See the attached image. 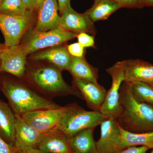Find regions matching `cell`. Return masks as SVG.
<instances>
[{
  "mask_svg": "<svg viewBox=\"0 0 153 153\" xmlns=\"http://www.w3.org/2000/svg\"><path fill=\"white\" fill-rule=\"evenodd\" d=\"M0 88L15 114L20 116L27 112L61 106L15 79L7 78L1 79Z\"/></svg>",
  "mask_w": 153,
  "mask_h": 153,
  "instance_id": "obj_2",
  "label": "cell"
},
{
  "mask_svg": "<svg viewBox=\"0 0 153 153\" xmlns=\"http://www.w3.org/2000/svg\"><path fill=\"white\" fill-rule=\"evenodd\" d=\"M26 8L30 12L36 11V0H22Z\"/></svg>",
  "mask_w": 153,
  "mask_h": 153,
  "instance_id": "obj_30",
  "label": "cell"
},
{
  "mask_svg": "<svg viewBox=\"0 0 153 153\" xmlns=\"http://www.w3.org/2000/svg\"><path fill=\"white\" fill-rule=\"evenodd\" d=\"M16 118L14 144L17 150L25 148H37L44 134L38 131L20 116L16 115Z\"/></svg>",
  "mask_w": 153,
  "mask_h": 153,
  "instance_id": "obj_14",
  "label": "cell"
},
{
  "mask_svg": "<svg viewBox=\"0 0 153 153\" xmlns=\"http://www.w3.org/2000/svg\"><path fill=\"white\" fill-rule=\"evenodd\" d=\"M94 128H87L79 131L70 139L73 153H98L96 142L94 138Z\"/></svg>",
  "mask_w": 153,
  "mask_h": 153,
  "instance_id": "obj_19",
  "label": "cell"
},
{
  "mask_svg": "<svg viewBox=\"0 0 153 153\" xmlns=\"http://www.w3.org/2000/svg\"><path fill=\"white\" fill-rule=\"evenodd\" d=\"M73 86L80 91L88 107L93 111H100L104 102L107 91L98 82L73 78Z\"/></svg>",
  "mask_w": 153,
  "mask_h": 153,
  "instance_id": "obj_11",
  "label": "cell"
},
{
  "mask_svg": "<svg viewBox=\"0 0 153 153\" xmlns=\"http://www.w3.org/2000/svg\"><path fill=\"white\" fill-rule=\"evenodd\" d=\"M33 13L21 17L0 14V30L4 38L6 47L19 45L21 38L30 25Z\"/></svg>",
  "mask_w": 153,
  "mask_h": 153,
  "instance_id": "obj_9",
  "label": "cell"
},
{
  "mask_svg": "<svg viewBox=\"0 0 153 153\" xmlns=\"http://www.w3.org/2000/svg\"><path fill=\"white\" fill-rule=\"evenodd\" d=\"M66 109V106H61L39 110L26 113L21 117L41 133L47 134L57 130Z\"/></svg>",
  "mask_w": 153,
  "mask_h": 153,
  "instance_id": "obj_7",
  "label": "cell"
},
{
  "mask_svg": "<svg viewBox=\"0 0 153 153\" xmlns=\"http://www.w3.org/2000/svg\"><path fill=\"white\" fill-rule=\"evenodd\" d=\"M76 38L78 43L84 48L95 47L94 36L86 33H81L77 35Z\"/></svg>",
  "mask_w": 153,
  "mask_h": 153,
  "instance_id": "obj_25",
  "label": "cell"
},
{
  "mask_svg": "<svg viewBox=\"0 0 153 153\" xmlns=\"http://www.w3.org/2000/svg\"><path fill=\"white\" fill-rule=\"evenodd\" d=\"M61 71L53 65L35 67L27 74L31 86L36 92L46 98L72 95L84 100L80 91L64 81Z\"/></svg>",
  "mask_w": 153,
  "mask_h": 153,
  "instance_id": "obj_3",
  "label": "cell"
},
{
  "mask_svg": "<svg viewBox=\"0 0 153 153\" xmlns=\"http://www.w3.org/2000/svg\"><path fill=\"white\" fill-rule=\"evenodd\" d=\"M16 153H49L46 152L38 148H29L17 150Z\"/></svg>",
  "mask_w": 153,
  "mask_h": 153,
  "instance_id": "obj_32",
  "label": "cell"
},
{
  "mask_svg": "<svg viewBox=\"0 0 153 153\" xmlns=\"http://www.w3.org/2000/svg\"><path fill=\"white\" fill-rule=\"evenodd\" d=\"M78 34L68 31L61 27L47 31L33 30L25 42L20 45L27 56L40 49L60 45L76 38Z\"/></svg>",
  "mask_w": 153,
  "mask_h": 153,
  "instance_id": "obj_5",
  "label": "cell"
},
{
  "mask_svg": "<svg viewBox=\"0 0 153 153\" xmlns=\"http://www.w3.org/2000/svg\"><path fill=\"white\" fill-rule=\"evenodd\" d=\"M71 0H57L58 3L59 12L60 15H62L66 7L70 4Z\"/></svg>",
  "mask_w": 153,
  "mask_h": 153,
  "instance_id": "obj_31",
  "label": "cell"
},
{
  "mask_svg": "<svg viewBox=\"0 0 153 153\" xmlns=\"http://www.w3.org/2000/svg\"><path fill=\"white\" fill-rule=\"evenodd\" d=\"M27 57L19 44L6 47L0 54V72L23 79L26 73Z\"/></svg>",
  "mask_w": 153,
  "mask_h": 153,
  "instance_id": "obj_10",
  "label": "cell"
},
{
  "mask_svg": "<svg viewBox=\"0 0 153 153\" xmlns=\"http://www.w3.org/2000/svg\"><path fill=\"white\" fill-rule=\"evenodd\" d=\"M150 83V84L151 85H152V86H153V82H150V83Z\"/></svg>",
  "mask_w": 153,
  "mask_h": 153,
  "instance_id": "obj_36",
  "label": "cell"
},
{
  "mask_svg": "<svg viewBox=\"0 0 153 153\" xmlns=\"http://www.w3.org/2000/svg\"><path fill=\"white\" fill-rule=\"evenodd\" d=\"M149 149L145 146H132L126 148L120 153H146Z\"/></svg>",
  "mask_w": 153,
  "mask_h": 153,
  "instance_id": "obj_29",
  "label": "cell"
},
{
  "mask_svg": "<svg viewBox=\"0 0 153 153\" xmlns=\"http://www.w3.org/2000/svg\"><path fill=\"white\" fill-rule=\"evenodd\" d=\"M31 59L34 61L45 60L52 63L61 70L68 71L73 57L68 52L67 48L57 47L41 51L32 55Z\"/></svg>",
  "mask_w": 153,
  "mask_h": 153,
  "instance_id": "obj_17",
  "label": "cell"
},
{
  "mask_svg": "<svg viewBox=\"0 0 153 153\" xmlns=\"http://www.w3.org/2000/svg\"><path fill=\"white\" fill-rule=\"evenodd\" d=\"M15 145L9 143L0 136V153H16Z\"/></svg>",
  "mask_w": 153,
  "mask_h": 153,
  "instance_id": "obj_28",
  "label": "cell"
},
{
  "mask_svg": "<svg viewBox=\"0 0 153 153\" xmlns=\"http://www.w3.org/2000/svg\"><path fill=\"white\" fill-rule=\"evenodd\" d=\"M132 94L137 101L153 105V86L146 82L130 83Z\"/></svg>",
  "mask_w": 153,
  "mask_h": 153,
  "instance_id": "obj_24",
  "label": "cell"
},
{
  "mask_svg": "<svg viewBox=\"0 0 153 153\" xmlns=\"http://www.w3.org/2000/svg\"><path fill=\"white\" fill-rule=\"evenodd\" d=\"M2 1H3V0H0V3H1V2Z\"/></svg>",
  "mask_w": 153,
  "mask_h": 153,
  "instance_id": "obj_38",
  "label": "cell"
},
{
  "mask_svg": "<svg viewBox=\"0 0 153 153\" xmlns=\"http://www.w3.org/2000/svg\"><path fill=\"white\" fill-rule=\"evenodd\" d=\"M121 112L116 119L118 125L126 131L143 133L153 131V105L137 101L133 96L130 83L121 86Z\"/></svg>",
  "mask_w": 153,
  "mask_h": 153,
  "instance_id": "obj_1",
  "label": "cell"
},
{
  "mask_svg": "<svg viewBox=\"0 0 153 153\" xmlns=\"http://www.w3.org/2000/svg\"><path fill=\"white\" fill-rule=\"evenodd\" d=\"M67 49L72 57H79L84 56V48L78 42L68 45Z\"/></svg>",
  "mask_w": 153,
  "mask_h": 153,
  "instance_id": "obj_27",
  "label": "cell"
},
{
  "mask_svg": "<svg viewBox=\"0 0 153 153\" xmlns=\"http://www.w3.org/2000/svg\"><path fill=\"white\" fill-rule=\"evenodd\" d=\"M120 4L123 7L141 8L145 7L144 0H112Z\"/></svg>",
  "mask_w": 153,
  "mask_h": 153,
  "instance_id": "obj_26",
  "label": "cell"
},
{
  "mask_svg": "<svg viewBox=\"0 0 153 153\" xmlns=\"http://www.w3.org/2000/svg\"><path fill=\"white\" fill-rule=\"evenodd\" d=\"M34 12L27 10L22 0H3L0 3V14L12 16H24Z\"/></svg>",
  "mask_w": 153,
  "mask_h": 153,
  "instance_id": "obj_23",
  "label": "cell"
},
{
  "mask_svg": "<svg viewBox=\"0 0 153 153\" xmlns=\"http://www.w3.org/2000/svg\"><path fill=\"white\" fill-rule=\"evenodd\" d=\"M145 7H153V0H144Z\"/></svg>",
  "mask_w": 153,
  "mask_h": 153,
  "instance_id": "obj_33",
  "label": "cell"
},
{
  "mask_svg": "<svg viewBox=\"0 0 153 153\" xmlns=\"http://www.w3.org/2000/svg\"><path fill=\"white\" fill-rule=\"evenodd\" d=\"M37 148L49 153H73L70 147V139L58 130L44 134Z\"/></svg>",
  "mask_w": 153,
  "mask_h": 153,
  "instance_id": "obj_16",
  "label": "cell"
},
{
  "mask_svg": "<svg viewBox=\"0 0 153 153\" xmlns=\"http://www.w3.org/2000/svg\"><path fill=\"white\" fill-rule=\"evenodd\" d=\"M0 81H1V79H0Z\"/></svg>",
  "mask_w": 153,
  "mask_h": 153,
  "instance_id": "obj_39",
  "label": "cell"
},
{
  "mask_svg": "<svg viewBox=\"0 0 153 153\" xmlns=\"http://www.w3.org/2000/svg\"><path fill=\"white\" fill-rule=\"evenodd\" d=\"M16 120V115L9 104L0 100V136L12 144H15Z\"/></svg>",
  "mask_w": 153,
  "mask_h": 153,
  "instance_id": "obj_18",
  "label": "cell"
},
{
  "mask_svg": "<svg viewBox=\"0 0 153 153\" xmlns=\"http://www.w3.org/2000/svg\"><path fill=\"white\" fill-rule=\"evenodd\" d=\"M66 109L57 130L69 139L79 131L95 128L108 118L100 111H88L76 102L66 105Z\"/></svg>",
  "mask_w": 153,
  "mask_h": 153,
  "instance_id": "obj_4",
  "label": "cell"
},
{
  "mask_svg": "<svg viewBox=\"0 0 153 153\" xmlns=\"http://www.w3.org/2000/svg\"><path fill=\"white\" fill-rule=\"evenodd\" d=\"M122 143L125 149L132 146H145L153 148V131L143 133H134L120 127Z\"/></svg>",
  "mask_w": 153,
  "mask_h": 153,
  "instance_id": "obj_22",
  "label": "cell"
},
{
  "mask_svg": "<svg viewBox=\"0 0 153 153\" xmlns=\"http://www.w3.org/2000/svg\"><path fill=\"white\" fill-rule=\"evenodd\" d=\"M106 71L111 76L112 83L110 88L107 91L100 112L108 118L116 119L121 112L120 90L124 81L123 70L117 62L107 68Z\"/></svg>",
  "mask_w": 153,
  "mask_h": 153,
  "instance_id": "obj_6",
  "label": "cell"
},
{
  "mask_svg": "<svg viewBox=\"0 0 153 153\" xmlns=\"http://www.w3.org/2000/svg\"><path fill=\"white\" fill-rule=\"evenodd\" d=\"M60 27L70 32L78 33H88L94 36L96 30L94 22L85 13H77L69 5L60 16Z\"/></svg>",
  "mask_w": 153,
  "mask_h": 153,
  "instance_id": "obj_13",
  "label": "cell"
},
{
  "mask_svg": "<svg viewBox=\"0 0 153 153\" xmlns=\"http://www.w3.org/2000/svg\"><path fill=\"white\" fill-rule=\"evenodd\" d=\"M150 153H153V149H152V151H151V152Z\"/></svg>",
  "mask_w": 153,
  "mask_h": 153,
  "instance_id": "obj_37",
  "label": "cell"
},
{
  "mask_svg": "<svg viewBox=\"0 0 153 153\" xmlns=\"http://www.w3.org/2000/svg\"><path fill=\"white\" fill-rule=\"evenodd\" d=\"M123 7L112 0H94L93 6L85 12L94 22L107 19L116 11Z\"/></svg>",
  "mask_w": 153,
  "mask_h": 153,
  "instance_id": "obj_21",
  "label": "cell"
},
{
  "mask_svg": "<svg viewBox=\"0 0 153 153\" xmlns=\"http://www.w3.org/2000/svg\"><path fill=\"white\" fill-rule=\"evenodd\" d=\"M57 0H44L38 10V19L34 30L47 31L60 27Z\"/></svg>",
  "mask_w": 153,
  "mask_h": 153,
  "instance_id": "obj_15",
  "label": "cell"
},
{
  "mask_svg": "<svg viewBox=\"0 0 153 153\" xmlns=\"http://www.w3.org/2000/svg\"><path fill=\"white\" fill-rule=\"evenodd\" d=\"M44 0H36V11H38L40 7Z\"/></svg>",
  "mask_w": 153,
  "mask_h": 153,
  "instance_id": "obj_34",
  "label": "cell"
},
{
  "mask_svg": "<svg viewBox=\"0 0 153 153\" xmlns=\"http://www.w3.org/2000/svg\"><path fill=\"white\" fill-rule=\"evenodd\" d=\"M68 71L73 76V78L98 82V68L94 67L88 63L84 56L79 57H73Z\"/></svg>",
  "mask_w": 153,
  "mask_h": 153,
  "instance_id": "obj_20",
  "label": "cell"
},
{
  "mask_svg": "<svg viewBox=\"0 0 153 153\" xmlns=\"http://www.w3.org/2000/svg\"></svg>",
  "mask_w": 153,
  "mask_h": 153,
  "instance_id": "obj_40",
  "label": "cell"
},
{
  "mask_svg": "<svg viewBox=\"0 0 153 153\" xmlns=\"http://www.w3.org/2000/svg\"><path fill=\"white\" fill-rule=\"evenodd\" d=\"M118 62L123 70L124 82L129 83L153 82V65L152 63L139 59Z\"/></svg>",
  "mask_w": 153,
  "mask_h": 153,
  "instance_id": "obj_12",
  "label": "cell"
},
{
  "mask_svg": "<svg viewBox=\"0 0 153 153\" xmlns=\"http://www.w3.org/2000/svg\"><path fill=\"white\" fill-rule=\"evenodd\" d=\"M100 137L96 142L98 153H120L125 149L120 127L115 119H107L101 123Z\"/></svg>",
  "mask_w": 153,
  "mask_h": 153,
  "instance_id": "obj_8",
  "label": "cell"
},
{
  "mask_svg": "<svg viewBox=\"0 0 153 153\" xmlns=\"http://www.w3.org/2000/svg\"><path fill=\"white\" fill-rule=\"evenodd\" d=\"M6 48L4 44H0V54L4 51V49Z\"/></svg>",
  "mask_w": 153,
  "mask_h": 153,
  "instance_id": "obj_35",
  "label": "cell"
}]
</instances>
